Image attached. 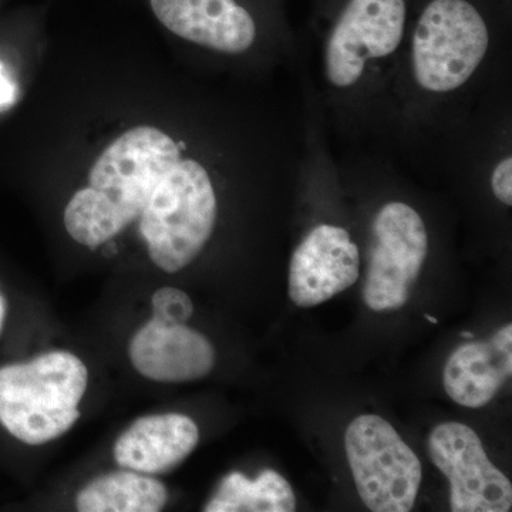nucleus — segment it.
I'll return each instance as SVG.
<instances>
[{"label":"nucleus","instance_id":"obj_5","mask_svg":"<svg viewBox=\"0 0 512 512\" xmlns=\"http://www.w3.org/2000/svg\"><path fill=\"white\" fill-rule=\"evenodd\" d=\"M429 251V237L419 212L404 202H389L372 225L363 299L375 312L406 305Z\"/></svg>","mask_w":512,"mask_h":512},{"label":"nucleus","instance_id":"obj_1","mask_svg":"<svg viewBox=\"0 0 512 512\" xmlns=\"http://www.w3.org/2000/svg\"><path fill=\"white\" fill-rule=\"evenodd\" d=\"M87 382L86 365L70 352L0 367V423L29 446L59 439L79 420Z\"/></svg>","mask_w":512,"mask_h":512},{"label":"nucleus","instance_id":"obj_19","mask_svg":"<svg viewBox=\"0 0 512 512\" xmlns=\"http://www.w3.org/2000/svg\"><path fill=\"white\" fill-rule=\"evenodd\" d=\"M6 315V302L5 298L0 295V330H2L3 320H5Z\"/></svg>","mask_w":512,"mask_h":512},{"label":"nucleus","instance_id":"obj_21","mask_svg":"<svg viewBox=\"0 0 512 512\" xmlns=\"http://www.w3.org/2000/svg\"><path fill=\"white\" fill-rule=\"evenodd\" d=\"M424 318H426L427 320H430L431 323H437V319L434 318V316H430V315H424Z\"/></svg>","mask_w":512,"mask_h":512},{"label":"nucleus","instance_id":"obj_10","mask_svg":"<svg viewBox=\"0 0 512 512\" xmlns=\"http://www.w3.org/2000/svg\"><path fill=\"white\" fill-rule=\"evenodd\" d=\"M154 15L178 37L239 55L254 45V16L237 0H150Z\"/></svg>","mask_w":512,"mask_h":512},{"label":"nucleus","instance_id":"obj_12","mask_svg":"<svg viewBox=\"0 0 512 512\" xmlns=\"http://www.w3.org/2000/svg\"><path fill=\"white\" fill-rule=\"evenodd\" d=\"M200 441L195 421L185 414L141 417L114 444V460L137 473L164 474L190 456Z\"/></svg>","mask_w":512,"mask_h":512},{"label":"nucleus","instance_id":"obj_14","mask_svg":"<svg viewBox=\"0 0 512 512\" xmlns=\"http://www.w3.org/2000/svg\"><path fill=\"white\" fill-rule=\"evenodd\" d=\"M168 500L161 481L137 471H119L87 484L77 495L80 512H158Z\"/></svg>","mask_w":512,"mask_h":512},{"label":"nucleus","instance_id":"obj_6","mask_svg":"<svg viewBox=\"0 0 512 512\" xmlns=\"http://www.w3.org/2000/svg\"><path fill=\"white\" fill-rule=\"evenodd\" d=\"M180 160L181 150L173 138L156 127H134L94 161L89 187L130 225L140 217L161 177Z\"/></svg>","mask_w":512,"mask_h":512},{"label":"nucleus","instance_id":"obj_13","mask_svg":"<svg viewBox=\"0 0 512 512\" xmlns=\"http://www.w3.org/2000/svg\"><path fill=\"white\" fill-rule=\"evenodd\" d=\"M512 375V326L490 340L460 346L448 357L444 389L454 402L478 409L491 402Z\"/></svg>","mask_w":512,"mask_h":512},{"label":"nucleus","instance_id":"obj_20","mask_svg":"<svg viewBox=\"0 0 512 512\" xmlns=\"http://www.w3.org/2000/svg\"><path fill=\"white\" fill-rule=\"evenodd\" d=\"M461 336H463V338H466V339H473L474 338V335L471 332H463V333H461Z\"/></svg>","mask_w":512,"mask_h":512},{"label":"nucleus","instance_id":"obj_15","mask_svg":"<svg viewBox=\"0 0 512 512\" xmlns=\"http://www.w3.org/2000/svg\"><path fill=\"white\" fill-rule=\"evenodd\" d=\"M296 497L291 484L274 470H265L255 480L241 473L228 474L217 493L205 505L207 512H293Z\"/></svg>","mask_w":512,"mask_h":512},{"label":"nucleus","instance_id":"obj_16","mask_svg":"<svg viewBox=\"0 0 512 512\" xmlns=\"http://www.w3.org/2000/svg\"><path fill=\"white\" fill-rule=\"evenodd\" d=\"M153 319L165 325H183L194 313L190 296L177 288L158 289L151 299Z\"/></svg>","mask_w":512,"mask_h":512},{"label":"nucleus","instance_id":"obj_18","mask_svg":"<svg viewBox=\"0 0 512 512\" xmlns=\"http://www.w3.org/2000/svg\"><path fill=\"white\" fill-rule=\"evenodd\" d=\"M16 100V86L9 79L2 64H0V109L12 106Z\"/></svg>","mask_w":512,"mask_h":512},{"label":"nucleus","instance_id":"obj_4","mask_svg":"<svg viewBox=\"0 0 512 512\" xmlns=\"http://www.w3.org/2000/svg\"><path fill=\"white\" fill-rule=\"evenodd\" d=\"M345 447L357 493L370 511L412 510L423 470L389 421L376 414L356 417L346 429Z\"/></svg>","mask_w":512,"mask_h":512},{"label":"nucleus","instance_id":"obj_2","mask_svg":"<svg viewBox=\"0 0 512 512\" xmlns=\"http://www.w3.org/2000/svg\"><path fill=\"white\" fill-rule=\"evenodd\" d=\"M138 220L158 268L174 274L190 265L217 221V197L207 170L198 161L181 158L158 181Z\"/></svg>","mask_w":512,"mask_h":512},{"label":"nucleus","instance_id":"obj_9","mask_svg":"<svg viewBox=\"0 0 512 512\" xmlns=\"http://www.w3.org/2000/svg\"><path fill=\"white\" fill-rule=\"evenodd\" d=\"M359 249L345 228L318 225L303 238L289 265V298L299 308L329 301L359 279Z\"/></svg>","mask_w":512,"mask_h":512},{"label":"nucleus","instance_id":"obj_11","mask_svg":"<svg viewBox=\"0 0 512 512\" xmlns=\"http://www.w3.org/2000/svg\"><path fill=\"white\" fill-rule=\"evenodd\" d=\"M131 363L154 382L183 383L202 379L215 365L210 340L183 325H165L151 319L131 339Z\"/></svg>","mask_w":512,"mask_h":512},{"label":"nucleus","instance_id":"obj_7","mask_svg":"<svg viewBox=\"0 0 512 512\" xmlns=\"http://www.w3.org/2000/svg\"><path fill=\"white\" fill-rule=\"evenodd\" d=\"M406 19V0H345L326 42L329 82L339 89L353 86L370 59L396 52Z\"/></svg>","mask_w":512,"mask_h":512},{"label":"nucleus","instance_id":"obj_8","mask_svg":"<svg viewBox=\"0 0 512 512\" xmlns=\"http://www.w3.org/2000/svg\"><path fill=\"white\" fill-rule=\"evenodd\" d=\"M429 453L450 483L451 511H511V481L491 463L471 427L454 421L440 424L431 431Z\"/></svg>","mask_w":512,"mask_h":512},{"label":"nucleus","instance_id":"obj_17","mask_svg":"<svg viewBox=\"0 0 512 512\" xmlns=\"http://www.w3.org/2000/svg\"><path fill=\"white\" fill-rule=\"evenodd\" d=\"M491 188L498 201L503 202L507 207L512 205V158H504L494 168L491 175Z\"/></svg>","mask_w":512,"mask_h":512},{"label":"nucleus","instance_id":"obj_3","mask_svg":"<svg viewBox=\"0 0 512 512\" xmlns=\"http://www.w3.org/2000/svg\"><path fill=\"white\" fill-rule=\"evenodd\" d=\"M488 45L487 22L471 0H429L413 33L414 77L427 92H453L476 72Z\"/></svg>","mask_w":512,"mask_h":512}]
</instances>
